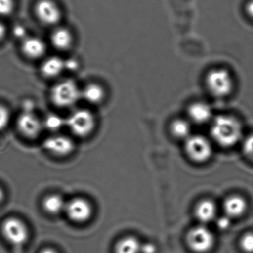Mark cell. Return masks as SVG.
Returning a JSON list of instances; mask_svg holds the SVG:
<instances>
[{"instance_id": "obj_1", "label": "cell", "mask_w": 253, "mask_h": 253, "mask_svg": "<svg viewBox=\"0 0 253 253\" xmlns=\"http://www.w3.org/2000/svg\"><path fill=\"white\" fill-rule=\"evenodd\" d=\"M211 134L217 144L223 147H231L241 140L242 126L236 118L227 115H220L213 121Z\"/></svg>"}, {"instance_id": "obj_2", "label": "cell", "mask_w": 253, "mask_h": 253, "mask_svg": "<svg viewBox=\"0 0 253 253\" xmlns=\"http://www.w3.org/2000/svg\"><path fill=\"white\" fill-rule=\"evenodd\" d=\"M81 98V91L72 80H66L56 84L51 91V99L55 106L69 108Z\"/></svg>"}, {"instance_id": "obj_3", "label": "cell", "mask_w": 253, "mask_h": 253, "mask_svg": "<svg viewBox=\"0 0 253 253\" xmlns=\"http://www.w3.org/2000/svg\"><path fill=\"white\" fill-rule=\"evenodd\" d=\"M206 83L209 91L214 97H226L233 89V78L224 69H214L210 71L207 74Z\"/></svg>"}, {"instance_id": "obj_4", "label": "cell", "mask_w": 253, "mask_h": 253, "mask_svg": "<svg viewBox=\"0 0 253 253\" xmlns=\"http://www.w3.org/2000/svg\"><path fill=\"white\" fill-rule=\"evenodd\" d=\"M66 126L75 135L85 137L95 128V118L90 111L78 109L66 119Z\"/></svg>"}, {"instance_id": "obj_5", "label": "cell", "mask_w": 253, "mask_h": 253, "mask_svg": "<svg viewBox=\"0 0 253 253\" xmlns=\"http://www.w3.org/2000/svg\"><path fill=\"white\" fill-rule=\"evenodd\" d=\"M214 235L204 224L192 228L186 236L188 247L195 253H207L214 245Z\"/></svg>"}, {"instance_id": "obj_6", "label": "cell", "mask_w": 253, "mask_h": 253, "mask_svg": "<svg viewBox=\"0 0 253 253\" xmlns=\"http://www.w3.org/2000/svg\"><path fill=\"white\" fill-rule=\"evenodd\" d=\"M1 231L5 239L14 246L23 245L29 238L27 225L21 219L10 217L2 222Z\"/></svg>"}, {"instance_id": "obj_7", "label": "cell", "mask_w": 253, "mask_h": 253, "mask_svg": "<svg viewBox=\"0 0 253 253\" xmlns=\"http://www.w3.org/2000/svg\"><path fill=\"white\" fill-rule=\"evenodd\" d=\"M185 150L191 160L202 163L211 158L212 146L208 139L204 136L191 135L186 140Z\"/></svg>"}, {"instance_id": "obj_8", "label": "cell", "mask_w": 253, "mask_h": 253, "mask_svg": "<svg viewBox=\"0 0 253 253\" xmlns=\"http://www.w3.org/2000/svg\"><path fill=\"white\" fill-rule=\"evenodd\" d=\"M64 211L72 221L82 223L91 218L93 214V207L89 201L78 197L66 202Z\"/></svg>"}, {"instance_id": "obj_9", "label": "cell", "mask_w": 253, "mask_h": 253, "mask_svg": "<svg viewBox=\"0 0 253 253\" xmlns=\"http://www.w3.org/2000/svg\"><path fill=\"white\" fill-rule=\"evenodd\" d=\"M35 11L40 22L47 26H54L61 20V11L53 0H39Z\"/></svg>"}, {"instance_id": "obj_10", "label": "cell", "mask_w": 253, "mask_h": 253, "mask_svg": "<svg viewBox=\"0 0 253 253\" xmlns=\"http://www.w3.org/2000/svg\"><path fill=\"white\" fill-rule=\"evenodd\" d=\"M17 128L28 138H36L43 129L42 121L33 112H24L17 120Z\"/></svg>"}, {"instance_id": "obj_11", "label": "cell", "mask_w": 253, "mask_h": 253, "mask_svg": "<svg viewBox=\"0 0 253 253\" xmlns=\"http://www.w3.org/2000/svg\"><path fill=\"white\" fill-rule=\"evenodd\" d=\"M45 150L57 156H66L75 149V143L67 136L54 134L45 139L43 142Z\"/></svg>"}, {"instance_id": "obj_12", "label": "cell", "mask_w": 253, "mask_h": 253, "mask_svg": "<svg viewBox=\"0 0 253 253\" xmlns=\"http://www.w3.org/2000/svg\"><path fill=\"white\" fill-rule=\"evenodd\" d=\"M21 49L28 58L37 60L45 54L46 47L45 42L40 38L28 37L23 40Z\"/></svg>"}, {"instance_id": "obj_13", "label": "cell", "mask_w": 253, "mask_h": 253, "mask_svg": "<svg viewBox=\"0 0 253 253\" xmlns=\"http://www.w3.org/2000/svg\"><path fill=\"white\" fill-rule=\"evenodd\" d=\"M195 214L202 224L210 223L216 219L217 206L211 200H203L197 204Z\"/></svg>"}, {"instance_id": "obj_14", "label": "cell", "mask_w": 253, "mask_h": 253, "mask_svg": "<svg viewBox=\"0 0 253 253\" xmlns=\"http://www.w3.org/2000/svg\"><path fill=\"white\" fill-rule=\"evenodd\" d=\"M247 208V201L240 195H231L223 203L225 214L230 218L242 215Z\"/></svg>"}, {"instance_id": "obj_15", "label": "cell", "mask_w": 253, "mask_h": 253, "mask_svg": "<svg viewBox=\"0 0 253 253\" xmlns=\"http://www.w3.org/2000/svg\"><path fill=\"white\" fill-rule=\"evenodd\" d=\"M188 115L193 122L203 124L211 119L212 111L210 105L203 102H198L189 106Z\"/></svg>"}, {"instance_id": "obj_16", "label": "cell", "mask_w": 253, "mask_h": 253, "mask_svg": "<svg viewBox=\"0 0 253 253\" xmlns=\"http://www.w3.org/2000/svg\"><path fill=\"white\" fill-rule=\"evenodd\" d=\"M65 69V61L60 57H51L45 60L41 66V73L47 78L58 76Z\"/></svg>"}, {"instance_id": "obj_17", "label": "cell", "mask_w": 253, "mask_h": 253, "mask_svg": "<svg viewBox=\"0 0 253 253\" xmlns=\"http://www.w3.org/2000/svg\"><path fill=\"white\" fill-rule=\"evenodd\" d=\"M51 44L58 50H67L73 42V37L70 31L65 28H58L51 35Z\"/></svg>"}, {"instance_id": "obj_18", "label": "cell", "mask_w": 253, "mask_h": 253, "mask_svg": "<svg viewBox=\"0 0 253 253\" xmlns=\"http://www.w3.org/2000/svg\"><path fill=\"white\" fill-rule=\"evenodd\" d=\"M66 202L64 198L58 194H52L44 198L42 207L44 210L50 214H60L65 211Z\"/></svg>"}, {"instance_id": "obj_19", "label": "cell", "mask_w": 253, "mask_h": 253, "mask_svg": "<svg viewBox=\"0 0 253 253\" xmlns=\"http://www.w3.org/2000/svg\"><path fill=\"white\" fill-rule=\"evenodd\" d=\"M81 97L90 104H99L104 99L105 91L98 84H90L81 91Z\"/></svg>"}, {"instance_id": "obj_20", "label": "cell", "mask_w": 253, "mask_h": 253, "mask_svg": "<svg viewBox=\"0 0 253 253\" xmlns=\"http://www.w3.org/2000/svg\"><path fill=\"white\" fill-rule=\"evenodd\" d=\"M141 243L134 236L123 238L115 246V253H140Z\"/></svg>"}, {"instance_id": "obj_21", "label": "cell", "mask_w": 253, "mask_h": 253, "mask_svg": "<svg viewBox=\"0 0 253 253\" xmlns=\"http://www.w3.org/2000/svg\"><path fill=\"white\" fill-rule=\"evenodd\" d=\"M171 130L173 135L180 140H186L192 135L191 125L185 120L178 119L174 121L171 124Z\"/></svg>"}, {"instance_id": "obj_22", "label": "cell", "mask_w": 253, "mask_h": 253, "mask_svg": "<svg viewBox=\"0 0 253 253\" xmlns=\"http://www.w3.org/2000/svg\"><path fill=\"white\" fill-rule=\"evenodd\" d=\"M44 128L51 131H57L66 126V119L57 114H49L43 121Z\"/></svg>"}, {"instance_id": "obj_23", "label": "cell", "mask_w": 253, "mask_h": 253, "mask_svg": "<svg viewBox=\"0 0 253 253\" xmlns=\"http://www.w3.org/2000/svg\"><path fill=\"white\" fill-rule=\"evenodd\" d=\"M240 247L247 253H253V232H247L240 240Z\"/></svg>"}, {"instance_id": "obj_24", "label": "cell", "mask_w": 253, "mask_h": 253, "mask_svg": "<svg viewBox=\"0 0 253 253\" xmlns=\"http://www.w3.org/2000/svg\"><path fill=\"white\" fill-rule=\"evenodd\" d=\"M14 8V0H0V16L10 15Z\"/></svg>"}, {"instance_id": "obj_25", "label": "cell", "mask_w": 253, "mask_h": 253, "mask_svg": "<svg viewBox=\"0 0 253 253\" xmlns=\"http://www.w3.org/2000/svg\"><path fill=\"white\" fill-rule=\"evenodd\" d=\"M10 112L5 106L0 105V131L8 126L10 121Z\"/></svg>"}, {"instance_id": "obj_26", "label": "cell", "mask_w": 253, "mask_h": 253, "mask_svg": "<svg viewBox=\"0 0 253 253\" xmlns=\"http://www.w3.org/2000/svg\"><path fill=\"white\" fill-rule=\"evenodd\" d=\"M243 150L247 158L253 161V134L245 139L243 143Z\"/></svg>"}, {"instance_id": "obj_27", "label": "cell", "mask_w": 253, "mask_h": 253, "mask_svg": "<svg viewBox=\"0 0 253 253\" xmlns=\"http://www.w3.org/2000/svg\"><path fill=\"white\" fill-rule=\"evenodd\" d=\"M230 225L231 218L226 214L216 219V226L220 230H226L229 229Z\"/></svg>"}, {"instance_id": "obj_28", "label": "cell", "mask_w": 253, "mask_h": 253, "mask_svg": "<svg viewBox=\"0 0 253 253\" xmlns=\"http://www.w3.org/2000/svg\"><path fill=\"white\" fill-rule=\"evenodd\" d=\"M157 251L156 247L152 243H144L141 244L140 253H155Z\"/></svg>"}, {"instance_id": "obj_29", "label": "cell", "mask_w": 253, "mask_h": 253, "mask_svg": "<svg viewBox=\"0 0 253 253\" xmlns=\"http://www.w3.org/2000/svg\"><path fill=\"white\" fill-rule=\"evenodd\" d=\"M14 34L17 38H23V40L26 38V37H25V35H26V30L22 26H16L14 29Z\"/></svg>"}, {"instance_id": "obj_30", "label": "cell", "mask_w": 253, "mask_h": 253, "mask_svg": "<svg viewBox=\"0 0 253 253\" xmlns=\"http://www.w3.org/2000/svg\"><path fill=\"white\" fill-rule=\"evenodd\" d=\"M78 62L76 60L72 59V60L65 61V69H69L70 70H75L78 68Z\"/></svg>"}, {"instance_id": "obj_31", "label": "cell", "mask_w": 253, "mask_h": 253, "mask_svg": "<svg viewBox=\"0 0 253 253\" xmlns=\"http://www.w3.org/2000/svg\"><path fill=\"white\" fill-rule=\"evenodd\" d=\"M246 12L250 18L253 20V0H250V2L246 5Z\"/></svg>"}, {"instance_id": "obj_32", "label": "cell", "mask_w": 253, "mask_h": 253, "mask_svg": "<svg viewBox=\"0 0 253 253\" xmlns=\"http://www.w3.org/2000/svg\"><path fill=\"white\" fill-rule=\"evenodd\" d=\"M5 32H6V29H5V26L0 23V41L3 39L5 35Z\"/></svg>"}, {"instance_id": "obj_33", "label": "cell", "mask_w": 253, "mask_h": 253, "mask_svg": "<svg viewBox=\"0 0 253 253\" xmlns=\"http://www.w3.org/2000/svg\"><path fill=\"white\" fill-rule=\"evenodd\" d=\"M40 253H58L54 249L45 248L43 249Z\"/></svg>"}, {"instance_id": "obj_34", "label": "cell", "mask_w": 253, "mask_h": 253, "mask_svg": "<svg viewBox=\"0 0 253 253\" xmlns=\"http://www.w3.org/2000/svg\"><path fill=\"white\" fill-rule=\"evenodd\" d=\"M4 198H5V193H4L3 189L0 187V203L3 201Z\"/></svg>"}]
</instances>
